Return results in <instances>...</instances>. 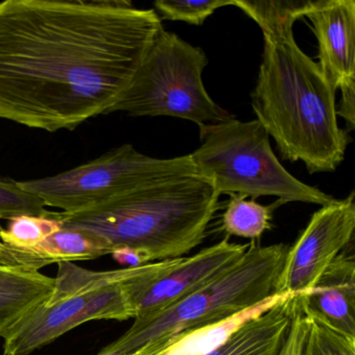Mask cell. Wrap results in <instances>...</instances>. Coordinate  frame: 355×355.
<instances>
[{
    "label": "cell",
    "instance_id": "6da1fadb",
    "mask_svg": "<svg viewBox=\"0 0 355 355\" xmlns=\"http://www.w3.org/2000/svg\"><path fill=\"white\" fill-rule=\"evenodd\" d=\"M163 28L128 0L0 3V119L55 132L107 115Z\"/></svg>",
    "mask_w": 355,
    "mask_h": 355
},
{
    "label": "cell",
    "instance_id": "7a4b0ae2",
    "mask_svg": "<svg viewBox=\"0 0 355 355\" xmlns=\"http://www.w3.org/2000/svg\"><path fill=\"white\" fill-rule=\"evenodd\" d=\"M263 61L251 105L284 161L302 162L309 174L330 173L351 142L338 126L336 89L292 32L263 37Z\"/></svg>",
    "mask_w": 355,
    "mask_h": 355
},
{
    "label": "cell",
    "instance_id": "3957f363",
    "mask_svg": "<svg viewBox=\"0 0 355 355\" xmlns=\"http://www.w3.org/2000/svg\"><path fill=\"white\" fill-rule=\"evenodd\" d=\"M220 195L199 175L159 178L76 213H55L62 228L95 234L111 249L128 248L145 263L178 259L205 240Z\"/></svg>",
    "mask_w": 355,
    "mask_h": 355
},
{
    "label": "cell",
    "instance_id": "277c9868",
    "mask_svg": "<svg viewBox=\"0 0 355 355\" xmlns=\"http://www.w3.org/2000/svg\"><path fill=\"white\" fill-rule=\"evenodd\" d=\"M288 246L248 244L238 263L175 304L150 317L135 319L130 329L101 351L103 354L149 355L174 336L215 325L275 295Z\"/></svg>",
    "mask_w": 355,
    "mask_h": 355
},
{
    "label": "cell",
    "instance_id": "5b68a950",
    "mask_svg": "<svg viewBox=\"0 0 355 355\" xmlns=\"http://www.w3.org/2000/svg\"><path fill=\"white\" fill-rule=\"evenodd\" d=\"M199 128L200 146L191 153L197 174L219 195L257 199L275 196L284 205L303 202L324 207L336 200L297 180L272 150L270 137L257 120L234 119Z\"/></svg>",
    "mask_w": 355,
    "mask_h": 355
},
{
    "label": "cell",
    "instance_id": "8992f818",
    "mask_svg": "<svg viewBox=\"0 0 355 355\" xmlns=\"http://www.w3.org/2000/svg\"><path fill=\"white\" fill-rule=\"evenodd\" d=\"M209 59L201 47L165 28L143 58L130 86L107 115L122 112L132 117H173L198 128L222 123L234 115L211 99L202 82Z\"/></svg>",
    "mask_w": 355,
    "mask_h": 355
},
{
    "label": "cell",
    "instance_id": "52a82bcc",
    "mask_svg": "<svg viewBox=\"0 0 355 355\" xmlns=\"http://www.w3.org/2000/svg\"><path fill=\"white\" fill-rule=\"evenodd\" d=\"M198 175L191 155L157 159L123 144L57 175L22 180L18 186L47 207L76 213L101 205L141 184L159 178Z\"/></svg>",
    "mask_w": 355,
    "mask_h": 355
},
{
    "label": "cell",
    "instance_id": "ba28073f",
    "mask_svg": "<svg viewBox=\"0 0 355 355\" xmlns=\"http://www.w3.org/2000/svg\"><path fill=\"white\" fill-rule=\"evenodd\" d=\"M124 282L74 295L53 304L42 303L3 336V353L31 355L93 320L135 319L136 309Z\"/></svg>",
    "mask_w": 355,
    "mask_h": 355
},
{
    "label": "cell",
    "instance_id": "9c48e42d",
    "mask_svg": "<svg viewBox=\"0 0 355 355\" xmlns=\"http://www.w3.org/2000/svg\"><path fill=\"white\" fill-rule=\"evenodd\" d=\"M247 247L225 238L192 257L163 261L155 271L124 282L135 319L155 315L207 286L238 263Z\"/></svg>",
    "mask_w": 355,
    "mask_h": 355
},
{
    "label": "cell",
    "instance_id": "30bf717a",
    "mask_svg": "<svg viewBox=\"0 0 355 355\" xmlns=\"http://www.w3.org/2000/svg\"><path fill=\"white\" fill-rule=\"evenodd\" d=\"M354 191L324 205L311 216L302 234L288 247L275 284V295H302L319 282L334 259L353 241Z\"/></svg>",
    "mask_w": 355,
    "mask_h": 355
},
{
    "label": "cell",
    "instance_id": "8fae6325",
    "mask_svg": "<svg viewBox=\"0 0 355 355\" xmlns=\"http://www.w3.org/2000/svg\"><path fill=\"white\" fill-rule=\"evenodd\" d=\"M306 17L318 40V64L332 87L355 82L354 0H318Z\"/></svg>",
    "mask_w": 355,
    "mask_h": 355
},
{
    "label": "cell",
    "instance_id": "7c38bea8",
    "mask_svg": "<svg viewBox=\"0 0 355 355\" xmlns=\"http://www.w3.org/2000/svg\"><path fill=\"white\" fill-rule=\"evenodd\" d=\"M354 242L334 259L315 286L298 295L306 317L355 338Z\"/></svg>",
    "mask_w": 355,
    "mask_h": 355
},
{
    "label": "cell",
    "instance_id": "4fadbf2b",
    "mask_svg": "<svg viewBox=\"0 0 355 355\" xmlns=\"http://www.w3.org/2000/svg\"><path fill=\"white\" fill-rule=\"evenodd\" d=\"M107 254H111L107 245L84 230L62 228L31 248H17L0 240V266L26 271H38L51 263L94 259Z\"/></svg>",
    "mask_w": 355,
    "mask_h": 355
},
{
    "label": "cell",
    "instance_id": "5bb4252c",
    "mask_svg": "<svg viewBox=\"0 0 355 355\" xmlns=\"http://www.w3.org/2000/svg\"><path fill=\"white\" fill-rule=\"evenodd\" d=\"M297 306L288 294L268 311L245 322L223 344L205 355H278Z\"/></svg>",
    "mask_w": 355,
    "mask_h": 355
},
{
    "label": "cell",
    "instance_id": "9a60e30c",
    "mask_svg": "<svg viewBox=\"0 0 355 355\" xmlns=\"http://www.w3.org/2000/svg\"><path fill=\"white\" fill-rule=\"evenodd\" d=\"M55 279L39 271L0 266V338L33 309L46 302Z\"/></svg>",
    "mask_w": 355,
    "mask_h": 355
},
{
    "label": "cell",
    "instance_id": "2e32d148",
    "mask_svg": "<svg viewBox=\"0 0 355 355\" xmlns=\"http://www.w3.org/2000/svg\"><path fill=\"white\" fill-rule=\"evenodd\" d=\"M288 294L274 295L252 309L238 313L215 325L184 332L174 336L162 348L149 355H205L223 344L245 322L268 311Z\"/></svg>",
    "mask_w": 355,
    "mask_h": 355
},
{
    "label": "cell",
    "instance_id": "e0dca14e",
    "mask_svg": "<svg viewBox=\"0 0 355 355\" xmlns=\"http://www.w3.org/2000/svg\"><path fill=\"white\" fill-rule=\"evenodd\" d=\"M162 261L145 263L139 267H128L113 271H90L76 265L72 261L58 263L59 271L55 277V284L53 294L46 304H53L58 301L82 293L90 292L105 288L111 284L128 282L132 278L144 275L161 267Z\"/></svg>",
    "mask_w": 355,
    "mask_h": 355
},
{
    "label": "cell",
    "instance_id": "ac0fdd59",
    "mask_svg": "<svg viewBox=\"0 0 355 355\" xmlns=\"http://www.w3.org/2000/svg\"><path fill=\"white\" fill-rule=\"evenodd\" d=\"M317 5L318 1L309 0H234L232 6L257 22L263 37H272L292 32L295 22Z\"/></svg>",
    "mask_w": 355,
    "mask_h": 355
},
{
    "label": "cell",
    "instance_id": "d6986e66",
    "mask_svg": "<svg viewBox=\"0 0 355 355\" xmlns=\"http://www.w3.org/2000/svg\"><path fill=\"white\" fill-rule=\"evenodd\" d=\"M284 203L276 200L273 205H259L254 199L240 195H230L222 216L221 230L227 236H240L255 241L272 228L273 211Z\"/></svg>",
    "mask_w": 355,
    "mask_h": 355
},
{
    "label": "cell",
    "instance_id": "ffe728a7",
    "mask_svg": "<svg viewBox=\"0 0 355 355\" xmlns=\"http://www.w3.org/2000/svg\"><path fill=\"white\" fill-rule=\"evenodd\" d=\"M9 221L7 230L0 227V240L17 248L36 246L62 230L61 222L53 211L49 216H17Z\"/></svg>",
    "mask_w": 355,
    "mask_h": 355
},
{
    "label": "cell",
    "instance_id": "44dd1931",
    "mask_svg": "<svg viewBox=\"0 0 355 355\" xmlns=\"http://www.w3.org/2000/svg\"><path fill=\"white\" fill-rule=\"evenodd\" d=\"M306 321L302 355H355V338L340 334L318 320L306 317Z\"/></svg>",
    "mask_w": 355,
    "mask_h": 355
},
{
    "label": "cell",
    "instance_id": "7402d4cb",
    "mask_svg": "<svg viewBox=\"0 0 355 355\" xmlns=\"http://www.w3.org/2000/svg\"><path fill=\"white\" fill-rule=\"evenodd\" d=\"M234 5V0H157L153 3L155 11L161 20L184 21L200 26L217 10Z\"/></svg>",
    "mask_w": 355,
    "mask_h": 355
},
{
    "label": "cell",
    "instance_id": "603a6c76",
    "mask_svg": "<svg viewBox=\"0 0 355 355\" xmlns=\"http://www.w3.org/2000/svg\"><path fill=\"white\" fill-rule=\"evenodd\" d=\"M46 205L35 195L18 186V182L0 176V220L21 215L49 216Z\"/></svg>",
    "mask_w": 355,
    "mask_h": 355
},
{
    "label": "cell",
    "instance_id": "cb8c5ba5",
    "mask_svg": "<svg viewBox=\"0 0 355 355\" xmlns=\"http://www.w3.org/2000/svg\"><path fill=\"white\" fill-rule=\"evenodd\" d=\"M306 331V317L303 313L300 299L297 295L296 309H295L290 328H288V334H286L284 344H282L278 355H302Z\"/></svg>",
    "mask_w": 355,
    "mask_h": 355
},
{
    "label": "cell",
    "instance_id": "d4e9b609",
    "mask_svg": "<svg viewBox=\"0 0 355 355\" xmlns=\"http://www.w3.org/2000/svg\"><path fill=\"white\" fill-rule=\"evenodd\" d=\"M342 97L336 107V116L346 122L347 132L354 130L355 128V82L345 84L340 88Z\"/></svg>",
    "mask_w": 355,
    "mask_h": 355
},
{
    "label": "cell",
    "instance_id": "484cf974",
    "mask_svg": "<svg viewBox=\"0 0 355 355\" xmlns=\"http://www.w3.org/2000/svg\"><path fill=\"white\" fill-rule=\"evenodd\" d=\"M113 259L121 265L128 267H139V266L145 265L144 259L140 253L132 249L119 248L114 250L111 253Z\"/></svg>",
    "mask_w": 355,
    "mask_h": 355
},
{
    "label": "cell",
    "instance_id": "4316f807",
    "mask_svg": "<svg viewBox=\"0 0 355 355\" xmlns=\"http://www.w3.org/2000/svg\"><path fill=\"white\" fill-rule=\"evenodd\" d=\"M98 355H119V354H103V353H99Z\"/></svg>",
    "mask_w": 355,
    "mask_h": 355
}]
</instances>
